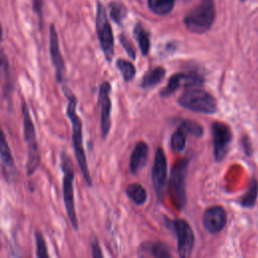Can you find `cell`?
<instances>
[{
  "mask_svg": "<svg viewBox=\"0 0 258 258\" xmlns=\"http://www.w3.org/2000/svg\"><path fill=\"white\" fill-rule=\"evenodd\" d=\"M110 17L117 23H121L127 13V9L120 2H111L109 5Z\"/></svg>",
  "mask_w": 258,
  "mask_h": 258,
  "instance_id": "26",
  "label": "cell"
},
{
  "mask_svg": "<svg viewBox=\"0 0 258 258\" xmlns=\"http://www.w3.org/2000/svg\"><path fill=\"white\" fill-rule=\"evenodd\" d=\"M187 166L188 160L186 158L179 159L172 166L170 173V184L178 209H182L186 203L185 177L187 173Z\"/></svg>",
  "mask_w": 258,
  "mask_h": 258,
  "instance_id": "7",
  "label": "cell"
},
{
  "mask_svg": "<svg viewBox=\"0 0 258 258\" xmlns=\"http://www.w3.org/2000/svg\"><path fill=\"white\" fill-rule=\"evenodd\" d=\"M172 225L177 239L178 255L182 258L190 256L195 245V234L191 227L182 219L174 220Z\"/></svg>",
  "mask_w": 258,
  "mask_h": 258,
  "instance_id": "9",
  "label": "cell"
},
{
  "mask_svg": "<svg viewBox=\"0 0 258 258\" xmlns=\"http://www.w3.org/2000/svg\"><path fill=\"white\" fill-rule=\"evenodd\" d=\"M0 161L3 173L7 178H11L15 174V164L12 152L6 140V136L0 126Z\"/></svg>",
  "mask_w": 258,
  "mask_h": 258,
  "instance_id": "15",
  "label": "cell"
},
{
  "mask_svg": "<svg viewBox=\"0 0 258 258\" xmlns=\"http://www.w3.org/2000/svg\"><path fill=\"white\" fill-rule=\"evenodd\" d=\"M22 117H23V136L24 141L27 144V162H26V172L28 175L34 173L40 163L39 149L36 140V132L34 128V124L32 122V118L29 113V109L25 101H22L21 105Z\"/></svg>",
  "mask_w": 258,
  "mask_h": 258,
  "instance_id": "4",
  "label": "cell"
},
{
  "mask_svg": "<svg viewBox=\"0 0 258 258\" xmlns=\"http://www.w3.org/2000/svg\"><path fill=\"white\" fill-rule=\"evenodd\" d=\"M116 67L121 73L123 80L125 82H130L135 77L136 70H135V67L132 64V62L123 58H119L116 61Z\"/></svg>",
  "mask_w": 258,
  "mask_h": 258,
  "instance_id": "24",
  "label": "cell"
},
{
  "mask_svg": "<svg viewBox=\"0 0 258 258\" xmlns=\"http://www.w3.org/2000/svg\"><path fill=\"white\" fill-rule=\"evenodd\" d=\"M126 195L136 205H143L147 201L146 189L140 183H130L126 187Z\"/></svg>",
  "mask_w": 258,
  "mask_h": 258,
  "instance_id": "20",
  "label": "cell"
},
{
  "mask_svg": "<svg viewBox=\"0 0 258 258\" xmlns=\"http://www.w3.org/2000/svg\"><path fill=\"white\" fill-rule=\"evenodd\" d=\"M185 133L178 128L176 131L173 132V134L171 135V139H170V144L173 150L180 152L184 149L185 147Z\"/></svg>",
  "mask_w": 258,
  "mask_h": 258,
  "instance_id": "27",
  "label": "cell"
},
{
  "mask_svg": "<svg viewBox=\"0 0 258 258\" xmlns=\"http://www.w3.org/2000/svg\"><path fill=\"white\" fill-rule=\"evenodd\" d=\"M148 145L144 141H139L136 143L134 149L132 150L130 156L129 167L133 173H136L139 169H141L146 163L148 159Z\"/></svg>",
  "mask_w": 258,
  "mask_h": 258,
  "instance_id": "16",
  "label": "cell"
},
{
  "mask_svg": "<svg viewBox=\"0 0 258 258\" xmlns=\"http://www.w3.org/2000/svg\"><path fill=\"white\" fill-rule=\"evenodd\" d=\"M203 83L204 78L197 73H178L169 78L167 85L160 91V95L162 97H168L179 88H190L202 85Z\"/></svg>",
  "mask_w": 258,
  "mask_h": 258,
  "instance_id": "11",
  "label": "cell"
},
{
  "mask_svg": "<svg viewBox=\"0 0 258 258\" xmlns=\"http://www.w3.org/2000/svg\"><path fill=\"white\" fill-rule=\"evenodd\" d=\"M111 85L108 82H103L99 87L98 104L101 109V132L102 137L106 138L111 128V109L112 103L110 98Z\"/></svg>",
  "mask_w": 258,
  "mask_h": 258,
  "instance_id": "12",
  "label": "cell"
},
{
  "mask_svg": "<svg viewBox=\"0 0 258 258\" xmlns=\"http://www.w3.org/2000/svg\"><path fill=\"white\" fill-rule=\"evenodd\" d=\"M212 135L214 157L217 161H222L226 157L232 141L231 129L225 123L214 122L212 124Z\"/></svg>",
  "mask_w": 258,
  "mask_h": 258,
  "instance_id": "8",
  "label": "cell"
},
{
  "mask_svg": "<svg viewBox=\"0 0 258 258\" xmlns=\"http://www.w3.org/2000/svg\"><path fill=\"white\" fill-rule=\"evenodd\" d=\"M96 29L101 48L107 61H111L114 55V36L104 6L99 3L96 15Z\"/></svg>",
  "mask_w": 258,
  "mask_h": 258,
  "instance_id": "6",
  "label": "cell"
},
{
  "mask_svg": "<svg viewBox=\"0 0 258 258\" xmlns=\"http://www.w3.org/2000/svg\"><path fill=\"white\" fill-rule=\"evenodd\" d=\"M60 166L63 173L62 194H63V202H64L67 214L69 216L72 227L75 230H78L79 223H78L76 207H75L74 185H73L74 178H75V169H74L72 158L66 152H61L60 154Z\"/></svg>",
  "mask_w": 258,
  "mask_h": 258,
  "instance_id": "3",
  "label": "cell"
},
{
  "mask_svg": "<svg viewBox=\"0 0 258 258\" xmlns=\"http://www.w3.org/2000/svg\"><path fill=\"white\" fill-rule=\"evenodd\" d=\"M165 76V70L162 67L154 68L148 71L142 78L140 86L143 89H148L159 84Z\"/></svg>",
  "mask_w": 258,
  "mask_h": 258,
  "instance_id": "19",
  "label": "cell"
},
{
  "mask_svg": "<svg viewBox=\"0 0 258 258\" xmlns=\"http://www.w3.org/2000/svg\"><path fill=\"white\" fill-rule=\"evenodd\" d=\"M227 214L223 207L213 206L208 208L203 215V225L211 234L220 233L226 226Z\"/></svg>",
  "mask_w": 258,
  "mask_h": 258,
  "instance_id": "13",
  "label": "cell"
},
{
  "mask_svg": "<svg viewBox=\"0 0 258 258\" xmlns=\"http://www.w3.org/2000/svg\"><path fill=\"white\" fill-rule=\"evenodd\" d=\"M91 247H92V255L93 257L95 258H100V257H103V253H102V250H101V247L99 245V242L97 239H95L92 244H91Z\"/></svg>",
  "mask_w": 258,
  "mask_h": 258,
  "instance_id": "30",
  "label": "cell"
},
{
  "mask_svg": "<svg viewBox=\"0 0 258 258\" xmlns=\"http://www.w3.org/2000/svg\"><path fill=\"white\" fill-rule=\"evenodd\" d=\"M151 178L156 197L162 201L167 180V162L165 154L161 148H158L155 152L154 162L151 170Z\"/></svg>",
  "mask_w": 258,
  "mask_h": 258,
  "instance_id": "10",
  "label": "cell"
},
{
  "mask_svg": "<svg viewBox=\"0 0 258 258\" xmlns=\"http://www.w3.org/2000/svg\"><path fill=\"white\" fill-rule=\"evenodd\" d=\"M34 237L36 242V256L38 258H48L49 255L47 253V247L42 233L39 231H35Z\"/></svg>",
  "mask_w": 258,
  "mask_h": 258,
  "instance_id": "28",
  "label": "cell"
},
{
  "mask_svg": "<svg viewBox=\"0 0 258 258\" xmlns=\"http://www.w3.org/2000/svg\"><path fill=\"white\" fill-rule=\"evenodd\" d=\"M177 102L185 109L209 115L216 113L218 109L215 97L202 89H187L180 95Z\"/></svg>",
  "mask_w": 258,
  "mask_h": 258,
  "instance_id": "5",
  "label": "cell"
},
{
  "mask_svg": "<svg viewBox=\"0 0 258 258\" xmlns=\"http://www.w3.org/2000/svg\"><path fill=\"white\" fill-rule=\"evenodd\" d=\"M243 147H244V150H245V154L251 155L252 146H251V144H250V141H249L248 137H246V136L243 138Z\"/></svg>",
  "mask_w": 258,
  "mask_h": 258,
  "instance_id": "31",
  "label": "cell"
},
{
  "mask_svg": "<svg viewBox=\"0 0 258 258\" xmlns=\"http://www.w3.org/2000/svg\"><path fill=\"white\" fill-rule=\"evenodd\" d=\"M147 2L149 9L158 15L168 14L174 6V0H147Z\"/></svg>",
  "mask_w": 258,
  "mask_h": 258,
  "instance_id": "23",
  "label": "cell"
},
{
  "mask_svg": "<svg viewBox=\"0 0 258 258\" xmlns=\"http://www.w3.org/2000/svg\"><path fill=\"white\" fill-rule=\"evenodd\" d=\"M215 16L214 1L202 0L185 15L183 23L187 30L194 33H204L213 25Z\"/></svg>",
  "mask_w": 258,
  "mask_h": 258,
  "instance_id": "2",
  "label": "cell"
},
{
  "mask_svg": "<svg viewBox=\"0 0 258 258\" xmlns=\"http://www.w3.org/2000/svg\"><path fill=\"white\" fill-rule=\"evenodd\" d=\"M2 41V25L0 23V87L2 88L5 95L9 94L11 91V81L9 73V62L8 58L1 47Z\"/></svg>",
  "mask_w": 258,
  "mask_h": 258,
  "instance_id": "17",
  "label": "cell"
},
{
  "mask_svg": "<svg viewBox=\"0 0 258 258\" xmlns=\"http://www.w3.org/2000/svg\"><path fill=\"white\" fill-rule=\"evenodd\" d=\"M119 39H120V42H121V44L123 45L124 49L126 50L127 54H128L131 58L134 59L136 53H135V49H134V46H133V44L131 43V41H130L124 34H121V35L119 36Z\"/></svg>",
  "mask_w": 258,
  "mask_h": 258,
  "instance_id": "29",
  "label": "cell"
},
{
  "mask_svg": "<svg viewBox=\"0 0 258 258\" xmlns=\"http://www.w3.org/2000/svg\"><path fill=\"white\" fill-rule=\"evenodd\" d=\"M34 10L41 15V0H33Z\"/></svg>",
  "mask_w": 258,
  "mask_h": 258,
  "instance_id": "32",
  "label": "cell"
},
{
  "mask_svg": "<svg viewBox=\"0 0 258 258\" xmlns=\"http://www.w3.org/2000/svg\"><path fill=\"white\" fill-rule=\"evenodd\" d=\"M133 33L142 54L147 55L150 49V38L148 32L144 29V27L141 24H136Z\"/></svg>",
  "mask_w": 258,
  "mask_h": 258,
  "instance_id": "22",
  "label": "cell"
},
{
  "mask_svg": "<svg viewBox=\"0 0 258 258\" xmlns=\"http://www.w3.org/2000/svg\"><path fill=\"white\" fill-rule=\"evenodd\" d=\"M49 53H50L52 64L55 70V79L57 82L61 83L64 78L66 66L60 52V48H59L57 32L54 25L52 24L49 27Z\"/></svg>",
  "mask_w": 258,
  "mask_h": 258,
  "instance_id": "14",
  "label": "cell"
},
{
  "mask_svg": "<svg viewBox=\"0 0 258 258\" xmlns=\"http://www.w3.org/2000/svg\"><path fill=\"white\" fill-rule=\"evenodd\" d=\"M257 196H258V181L256 178L253 177L246 192L240 198L239 203L244 208H253L255 206Z\"/></svg>",
  "mask_w": 258,
  "mask_h": 258,
  "instance_id": "21",
  "label": "cell"
},
{
  "mask_svg": "<svg viewBox=\"0 0 258 258\" xmlns=\"http://www.w3.org/2000/svg\"><path fill=\"white\" fill-rule=\"evenodd\" d=\"M64 95L68 99V106H67V115L72 122V141L75 150V156L78 161L79 167L83 173L85 181L89 186H92V178L89 171V167L87 164V157L84 149L83 143V123L79 115L77 114V104L78 99L77 97L68 90V88H63Z\"/></svg>",
  "mask_w": 258,
  "mask_h": 258,
  "instance_id": "1",
  "label": "cell"
},
{
  "mask_svg": "<svg viewBox=\"0 0 258 258\" xmlns=\"http://www.w3.org/2000/svg\"><path fill=\"white\" fill-rule=\"evenodd\" d=\"M184 133L192 135L195 137H201L204 134V128L201 124L192 120H182L179 127Z\"/></svg>",
  "mask_w": 258,
  "mask_h": 258,
  "instance_id": "25",
  "label": "cell"
},
{
  "mask_svg": "<svg viewBox=\"0 0 258 258\" xmlns=\"http://www.w3.org/2000/svg\"><path fill=\"white\" fill-rule=\"evenodd\" d=\"M140 255L151 256L155 258H168L171 256L168 248L161 242H156V243L146 242L142 244V246L140 247Z\"/></svg>",
  "mask_w": 258,
  "mask_h": 258,
  "instance_id": "18",
  "label": "cell"
}]
</instances>
